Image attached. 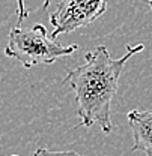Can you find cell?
<instances>
[{"mask_svg":"<svg viewBox=\"0 0 152 156\" xmlns=\"http://www.w3.org/2000/svg\"><path fill=\"white\" fill-rule=\"evenodd\" d=\"M145 45H127V53L119 58H112L102 45L86 53L84 63L71 69L63 78L76 93L77 116L84 128L99 126L104 134L113 131L112 101L117 92L119 77L134 54L143 51Z\"/></svg>","mask_w":152,"mask_h":156,"instance_id":"cell-1","label":"cell"},{"mask_svg":"<svg viewBox=\"0 0 152 156\" xmlns=\"http://www.w3.org/2000/svg\"><path fill=\"white\" fill-rule=\"evenodd\" d=\"M77 48L76 44L60 45L56 39L50 38L45 26L35 24L29 29L14 27L9 32L5 54L18 60L26 69H30L36 65H51L57 58L71 56Z\"/></svg>","mask_w":152,"mask_h":156,"instance_id":"cell-2","label":"cell"},{"mask_svg":"<svg viewBox=\"0 0 152 156\" xmlns=\"http://www.w3.org/2000/svg\"><path fill=\"white\" fill-rule=\"evenodd\" d=\"M109 0H60L56 11L50 15L53 26L51 38L71 33L78 27L89 26L107 11Z\"/></svg>","mask_w":152,"mask_h":156,"instance_id":"cell-3","label":"cell"},{"mask_svg":"<svg viewBox=\"0 0 152 156\" xmlns=\"http://www.w3.org/2000/svg\"><path fill=\"white\" fill-rule=\"evenodd\" d=\"M127 119L134 138L133 150H142L146 156H152V111L133 110Z\"/></svg>","mask_w":152,"mask_h":156,"instance_id":"cell-4","label":"cell"},{"mask_svg":"<svg viewBox=\"0 0 152 156\" xmlns=\"http://www.w3.org/2000/svg\"><path fill=\"white\" fill-rule=\"evenodd\" d=\"M33 156H86V155H80L77 152H53V150H48V149H44V147H39L35 150Z\"/></svg>","mask_w":152,"mask_h":156,"instance_id":"cell-5","label":"cell"},{"mask_svg":"<svg viewBox=\"0 0 152 156\" xmlns=\"http://www.w3.org/2000/svg\"><path fill=\"white\" fill-rule=\"evenodd\" d=\"M17 15H18L17 26H21V23L29 17V12H27V9H26L24 0H17Z\"/></svg>","mask_w":152,"mask_h":156,"instance_id":"cell-6","label":"cell"},{"mask_svg":"<svg viewBox=\"0 0 152 156\" xmlns=\"http://www.w3.org/2000/svg\"><path fill=\"white\" fill-rule=\"evenodd\" d=\"M50 3H51V0H44V5H42V8H44V9H47V8L50 6Z\"/></svg>","mask_w":152,"mask_h":156,"instance_id":"cell-7","label":"cell"},{"mask_svg":"<svg viewBox=\"0 0 152 156\" xmlns=\"http://www.w3.org/2000/svg\"><path fill=\"white\" fill-rule=\"evenodd\" d=\"M146 2H148V5L151 6V9H152V0H146Z\"/></svg>","mask_w":152,"mask_h":156,"instance_id":"cell-8","label":"cell"},{"mask_svg":"<svg viewBox=\"0 0 152 156\" xmlns=\"http://www.w3.org/2000/svg\"><path fill=\"white\" fill-rule=\"evenodd\" d=\"M11 156H18V155H11Z\"/></svg>","mask_w":152,"mask_h":156,"instance_id":"cell-9","label":"cell"}]
</instances>
